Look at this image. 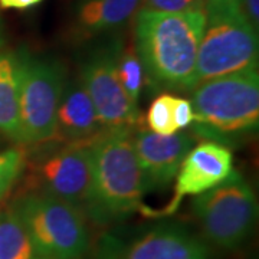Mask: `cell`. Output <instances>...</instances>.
Returning a JSON list of instances; mask_svg holds the SVG:
<instances>
[{
	"label": "cell",
	"instance_id": "obj_1",
	"mask_svg": "<svg viewBox=\"0 0 259 259\" xmlns=\"http://www.w3.org/2000/svg\"><path fill=\"white\" fill-rule=\"evenodd\" d=\"M204 10L166 13L140 9L134 20V49L156 87L193 90Z\"/></svg>",
	"mask_w": 259,
	"mask_h": 259
},
{
	"label": "cell",
	"instance_id": "obj_2",
	"mask_svg": "<svg viewBox=\"0 0 259 259\" xmlns=\"http://www.w3.org/2000/svg\"><path fill=\"white\" fill-rule=\"evenodd\" d=\"M91 185L83 212L95 223L128 218L147 193L128 128L105 130L91 140Z\"/></svg>",
	"mask_w": 259,
	"mask_h": 259
},
{
	"label": "cell",
	"instance_id": "obj_3",
	"mask_svg": "<svg viewBox=\"0 0 259 259\" xmlns=\"http://www.w3.org/2000/svg\"><path fill=\"white\" fill-rule=\"evenodd\" d=\"M204 16L197 51V83L258 69V32L239 0H206Z\"/></svg>",
	"mask_w": 259,
	"mask_h": 259
},
{
	"label": "cell",
	"instance_id": "obj_4",
	"mask_svg": "<svg viewBox=\"0 0 259 259\" xmlns=\"http://www.w3.org/2000/svg\"><path fill=\"white\" fill-rule=\"evenodd\" d=\"M42 259H79L90 245L83 212L44 193L23 196L13 204Z\"/></svg>",
	"mask_w": 259,
	"mask_h": 259
},
{
	"label": "cell",
	"instance_id": "obj_5",
	"mask_svg": "<svg viewBox=\"0 0 259 259\" xmlns=\"http://www.w3.org/2000/svg\"><path fill=\"white\" fill-rule=\"evenodd\" d=\"M194 122L222 134L256 130L259 122L258 69L197 83L190 97Z\"/></svg>",
	"mask_w": 259,
	"mask_h": 259
},
{
	"label": "cell",
	"instance_id": "obj_6",
	"mask_svg": "<svg viewBox=\"0 0 259 259\" xmlns=\"http://www.w3.org/2000/svg\"><path fill=\"white\" fill-rule=\"evenodd\" d=\"M193 213L207 241L222 249H236L250 236L258 219V202L239 171L197 194Z\"/></svg>",
	"mask_w": 259,
	"mask_h": 259
},
{
	"label": "cell",
	"instance_id": "obj_7",
	"mask_svg": "<svg viewBox=\"0 0 259 259\" xmlns=\"http://www.w3.org/2000/svg\"><path fill=\"white\" fill-rule=\"evenodd\" d=\"M66 76L59 62L19 56V121L22 143L39 144L55 137L56 112Z\"/></svg>",
	"mask_w": 259,
	"mask_h": 259
},
{
	"label": "cell",
	"instance_id": "obj_8",
	"mask_svg": "<svg viewBox=\"0 0 259 259\" xmlns=\"http://www.w3.org/2000/svg\"><path fill=\"white\" fill-rule=\"evenodd\" d=\"M118 37L94 48L81 69V81L88 91L104 130H131L140 120L139 107L130 101L118 76V56L122 49Z\"/></svg>",
	"mask_w": 259,
	"mask_h": 259
},
{
	"label": "cell",
	"instance_id": "obj_9",
	"mask_svg": "<svg viewBox=\"0 0 259 259\" xmlns=\"http://www.w3.org/2000/svg\"><path fill=\"white\" fill-rule=\"evenodd\" d=\"M97 259H209V252L185 226L166 222L130 236L104 235Z\"/></svg>",
	"mask_w": 259,
	"mask_h": 259
},
{
	"label": "cell",
	"instance_id": "obj_10",
	"mask_svg": "<svg viewBox=\"0 0 259 259\" xmlns=\"http://www.w3.org/2000/svg\"><path fill=\"white\" fill-rule=\"evenodd\" d=\"M91 141L66 143L32 168L39 193L56 197L83 212L91 185Z\"/></svg>",
	"mask_w": 259,
	"mask_h": 259
},
{
	"label": "cell",
	"instance_id": "obj_11",
	"mask_svg": "<svg viewBox=\"0 0 259 259\" xmlns=\"http://www.w3.org/2000/svg\"><path fill=\"white\" fill-rule=\"evenodd\" d=\"M133 147L148 193L171 183L182 161L194 147V137L180 131L160 136L150 130H140L133 134Z\"/></svg>",
	"mask_w": 259,
	"mask_h": 259
},
{
	"label": "cell",
	"instance_id": "obj_12",
	"mask_svg": "<svg viewBox=\"0 0 259 259\" xmlns=\"http://www.w3.org/2000/svg\"><path fill=\"white\" fill-rule=\"evenodd\" d=\"M232 161L231 150L214 141H204L192 148L179 167L175 197L163 214L176 212L186 196H197L222 183L233 170Z\"/></svg>",
	"mask_w": 259,
	"mask_h": 259
},
{
	"label": "cell",
	"instance_id": "obj_13",
	"mask_svg": "<svg viewBox=\"0 0 259 259\" xmlns=\"http://www.w3.org/2000/svg\"><path fill=\"white\" fill-rule=\"evenodd\" d=\"M102 127L88 91L81 78L65 83L56 112L55 137L65 143L91 141L100 136Z\"/></svg>",
	"mask_w": 259,
	"mask_h": 259
},
{
	"label": "cell",
	"instance_id": "obj_14",
	"mask_svg": "<svg viewBox=\"0 0 259 259\" xmlns=\"http://www.w3.org/2000/svg\"><path fill=\"white\" fill-rule=\"evenodd\" d=\"M141 0H79L74 26L82 37L107 35L122 28L139 12Z\"/></svg>",
	"mask_w": 259,
	"mask_h": 259
},
{
	"label": "cell",
	"instance_id": "obj_15",
	"mask_svg": "<svg viewBox=\"0 0 259 259\" xmlns=\"http://www.w3.org/2000/svg\"><path fill=\"white\" fill-rule=\"evenodd\" d=\"M0 133L22 143L19 121V56L0 52Z\"/></svg>",
	"mask_w": 259,
	"mask_h": 259
},
{
	"label": "cell",
	"instance_id": "obj_16",
	"mask_svg": "<svg viewBox=\"0 0 259 259\" xmlns=\"http://www.w3.org/2000/svg\"><path fill=\"white\" fill-rule=\"evenodd\" d=\"M0 259H40L13 206L0 213Z\"/></svg>",
	"mask_w": 259,
	"mask_h": 259
},
{
	"label": "cell",
	"instance_id": "obj_17",
	"mask_svg": "<svg viewBox=\"0 0 259 259\" xmlns=\"http://www.w3.org/2000/svg\"><path fill=\"white\" fill-rule=\"evenodd\" d=\"M118 76L124 93L127 94L130 101L139 107L140 95L146 79L144 66L137 55L134 47H127L121 49L118 56Z\"/></svg>",
	"mask_w": 259,
	"mask_h": 259
},
{
	"label": "cell",
	"instance_id": "obj_18",
	"mask_svg": "<svg viewBox=\"0 0 259 259\" xmlns=\"http://www.w3.org/2000/svg\"><path fill=\"white\" fill-rule=\"evenodd\" d=\"M175 97L170 94H161L150 104L146 122L151 133L160 136H170L177 133L175 124Z\"/></svg>",
	"mask_w": 259,
	"mask_h": 259
},
{
	"label": "cell",
	"instance_id": "obj_19",
	"mask_svg": "<svg viewBox=\"0 0 259 259\" xmlns=\"http://www.w3.org/2000/svg\"><path fill=\"white\" fill-rule=\"evenodd\" d=\"M25 153L9 148L0 153V200L5 199L25 168Z\"/></svg>",
	"mask_w": 259,
	"mask_h": 259
},
{
	"label": "cell",
	"instance_id": "obj_20",
	"mask_svg": "<svg viewBox=\"0 0 259 259\" xmlns=\"http://www.w3.org/2000/svg\"><path fill=\"white\" fill-rule=\"evenodd\" d=\"M141 9L166 12V13H183L193 10H204L206 0H141Z\"/></svg>",
	"mask_w": 259,
	"mask_h": 259
},
{
	"label": "cell",
	"instance_id": "obj_21",
	"mask_svg": "<svg viewBox=\"0 0 259 259\" xmlns=\"http://www.w3.org/2000/svg\"><path fill=\"white\" fill-rule=\"evenodd\" d=\"M175 124L179 131L187 128L190 124L194 122V112L192 108L190 101L185 98H177L175 97Z\"/></svg>",
	"mask_w": 259,
	"mask_h": 259
},
{
	"label": "cell",
	"instance_id": "obj_22",
	"mask_svg": "<svg viewBox=\"0 0 259 259\" xmlns=\"http://www.w3.org/2000/svg\"><path fill=\"white\" fill-rule=\"evenodd\" d=\"M246 18L250 22L253 29L258 32L259 29V0H239Z\"/></svg>",
	"mask_w": 259,
	"mask_h": 259
},
{
	"label": "cell",
	"instance_id": "obj_23",
	"mask_svg": "<svg viewBox=\"0 0 259 259\" xmlns=\"http://www.w3.org/2000/svg\"><path fill=\"white\" fill-rule=\"evenodd\" d=\"M44 0H0V8L3 9L26 10L42 3Z\"/></svg>",
	"mask_w": 259,
	"mask_h": 259
},
{
	"label": "cell",
	"instance_id": "obj_24",
	"mask_svg": "<svg viewBox=\"0 0 259 259\" xmlns=\"http://www.w3.org/2000/svg\"><path fill=\"white\" fill-rule=\"evenodd\" d=\"M40 259H42V258H40Z\"/></svg>",
	"mask_w": 259,
	"mask_h": 259
}]
</instances>
